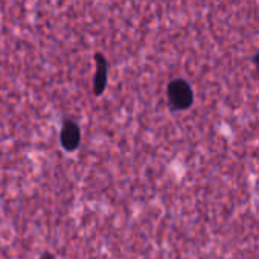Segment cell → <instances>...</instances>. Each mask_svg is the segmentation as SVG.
<instances>
[{"mask_svg":"<svg viewBox=\"0 0 259 259\" xmlns=\"http://www.w3.org/2000/svg\"><path fill=\"white\" fill-rule=\"evenodd\" d=\"M168 102L174 110H186L194 102V92L188 81L177 78L168 84Z\"/></svg>","mask_w":259,"mask_h":259,"instance_id":"obj_1","label":"cell"},{"mask_svg":"<svg viewBox=\"0 0 259 259\" xmlns=\"http://www.w3.org/2000/svg\"><path fill=\"white\" fill-rule=\"evenodd\" d=\"M79 141H81V132H79L78 123L70 120V119L64 120L63 128H61V145H63V148L67 151H73L78 148Z\"/></svg>","mask_w":259,"mask_h":259,"instance_id":"obj_2","label":"cell"},{"mask_svg":"<svg viewBox=\"0 0 259 259\" xmlns=\"http://www.w3.org/2000/svg\"><path fill=\"white\" fill-rule=\"evenodd\" d=\"M95 63H96V70H95V76H93V93L96 96H99V95H102V92L105 90V85H107L108 64L102 54L95 55Z\"/></svg>","mask_w":259,"mask_h":259,"instance_id":"obj_3","label":"cell"},{"mask_svg":"<svg viewBox=\"0 0 259 259\" xmlns=\"http://www.w3.org/2000/svg\"><path fill=\"white\" fill-rule=\"evenodd\" d=\"M253 63H254V67H256L257 73H259V52L254 55V58H253Z\"/></svg>","mask_w":259,"mask_h":259,"instance_id":"obj_4","label":"cell"},{"mask_svg":"<svg viewBox=\"0 0 259 259\" xmlns=\"http://www.w3.org/2000/svg\"><path fill=\"white\" fill-rule=\"evenodd\" d=\"M40 259H55V256H54V254H51V253H46V254H43Z\"/></svg>","mask_w":259,"mask_h":259,"instance_id":"obj_5","label":"cell"}]
</instances>
